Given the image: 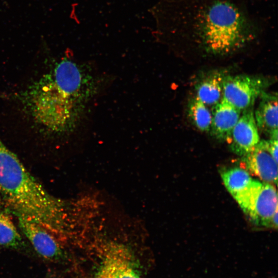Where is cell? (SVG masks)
Wrapping results in <instances>:
<instances>
[{
    "label": "cell",
    "instance_id": "cell-1",
    "mask_svg": "<svg viewBox=\"0 0 278 278\" xmlns=\"http://www.w3.org/2000/svg\"><path fill=\"white\" fill-rule=\"evenodd\" d=\"M153 9L159 34L190 40L214 55L235 51L261 33L234 0H160Z\"/></svg>",
    "mask_w": 278,
    "mask_h": 278
},
{
    "label": "cell",
    "instance_id": "cell-2",
    "mask_svg": "<svg viewBox=\"0 0 278 278\" xmlns=\"http://www.w3.org/2000/svg\"><path fill=\"white\" fill-rule=\"evenodd\" d=\"M0 205L32 221L60 241L70 232V211L30 173L0 138Z\"/></svg>",
    "mask_w": 278,
    "mask_h": 278
},
{
    "label": "cell",
    "instance_id": "cell-3",
    "mask_svg": "<svg viewBox=\"0 0 278 278\" xmlns=\"http://www.w3.org/2000/svg\"><path fill=\"white\" fill-rule=\"evenodd\" d=\"M76 98L58 83L51 71L22 95L23 103L33 119L53 133L71 127L76 115Z\"/></svg>",
    "mask_w": 278,
    "mask_h": 278
},
{
    "label": "cell",
    "instance_id": "cell-4",
    "mask_svg": "<svg viewBox=\"0 0 278 278\" xmlns=\"http://www.w3.org/2000/svg\"><path fill=\"white\" fill-rule=\"evenodd\" d=\"M269 79L257 76L225 75L222 98L239 110L250 108L270 85Z\"/></svg>",
    "mask_w": 278,
    "mask_h": 278
},
{
    "label": "cell",
    "instance_id": "cell-5",
    "mask_svg": "<svg viewBox=\"0 0 278 278\" xmlns=\"http://www.w3.org/2000/svg\"><path fill=\"white\" fill-rule=\"evenodd\" d=\"M137 265L125 247L115 243L103 247L94 278H141Z\"/></svg>",
    "mask_w": 278,
    "mask_h": 278
},
{
    "label": "cell",
    "instance_id": "cell-6",
    "mask_svg": "<svg viewBox=\"0 0 278 278\" xmlns=\"http://www.w3.org/2000/svg\"><path fill=\"white\" fill-rule=\"evenodd\" d=\"M18 220L20 229L39 255L54 261L63 257L61 242L53 234L32 221L21 217Z\"/></svg>",
    "mask_w": 278,
    "mask_h": 278
},
{
    "label": "cell",
    "instance_id": "cell-7",
    "mask_svg": "<svg viewBox=\"0 0 278 278\" xmlns=\"http://www.w3.org/2000/svg\"><path fill=\"white\" fill-rule=\"evenodd\" d=\"M227 142L234 152L242 156L259 143L258 129L251 109L244 110Z\"/></svg>",
    "mask_w": 278,
    "mask_h": 278
},
{
    "label": "cell",
    "instance_id": "cell-8",
    "mask_svg": "<svg viewBox=\"0 0 278 278\" xmlns=\"http://www.w3.org/2000/svg\"><path fill=\"white\" fill-rule=\"evenodd\" d=\"M244 157L246 168L250 172L266 183L276 184L277 163L269 152L266 141H260Z\"/></svg>",
    "mask_w": 278,
    "mask_h": 278
},
{
    "label": "cell",
    "instance_id": "cell-9",
    "mask_svg": "<svg viewBox=\"0 0 278 278\" xmlns=\"http://www.w3.org/2000/svg\"><path fill=\"white\" fill-rule=\"evenodd\" d=\"M212 114V134L217 139L227 141L240 117L241 111L222 98L214 106Z\"/></svg>",
    "mask_w": 278,
    "mask_h": 278
},
{
    "label": "cell",
    "instance_id": "cell-10",
    "mask_svg": "<svg viewBox=\"0 0 278 278\" xmlns=\"http://www.w3.org/2000/svg\"><path fill=\"white\" fill-rule=\"evenodd\" d=\"M259 97L260 102L254 112L258 129L270 138L278 139L277 94L264 92Z\"/></svg>",
    "mask_w": 278,
    "mask_h": 278
},
{
    "label": "cell",
    "instance_id": "cell-11",
    "mask_svg": "<svg viewBox=\"0 0 278 278\" xmlns=\"http://www.w3.org/2000/svg\"><path fill=\"white\" fill-rule=\"evenodd\" d=\"M277 202L275 188L270 183H263L249 217L257 225L271 227V220L277 211Z\"/></svg>",
    "mask_w": 278,
    "mask_h": 278
},
{
    "label": "cell",
    "instance_id": "cell-12",
    "mask_svg": "<svg viewBox=\"0 0 278 278\" xmlns=\"http://www.w3.org/2000/svg\"><path fill=\"white\" fill-rule=\"evenodd\" d=\"M225 76L221 72H215L205 77L196 87V97L206 106H215L222 98Z\"/></svg>",
    "mask_w": 278,
    "mask_h": 278
},
{
    "label": "cell",
    "instance_id": "cell-13",
    "mask_svg": "<svg viewBox=\"0 0 278 278\" xmlns=\"http://www.w3.org/2000/svg\"><path fill=\"white\" fill-rule=\"evenodd\" d=\"M0 246L15 249L25 247L23 238L6 211L0 208Z\"/></svg>",
    "mask_w": 278,
    "mask_h": 278
},
{
    "label": "cell",
    "instance_id": "cell-14",
    "mask_svg": "<svg viewBox=\"0 0 278 278\" xmlns=\"http://www.w3.org/2000/svg\"><path fill=\"white\" fill-rule=\"evenodd\" d=\"M221 176L225 187L233 197L252 181L248 171L237 167L225 170Z\"/></svg>",
    "mask_w": 278,
    "mask_h": 278
},
{
    "label": "cell",
    "instance_id": "cell-15",
    "mask_svg": "<svg viewBox=\"0 0 278 278\" xmlns=\"http://www.w3.org/2000/svg\"><path fill=\"white\" fill-rule=\"evenodd\" d=\"M188 113L197 129L201 131H210L212 114L206 105L196 97L190 103Z\"/></svg>",
    "mask_w": 278,
    "mask_h": 278
},
{
    "label": "cell",
    "instance_id": "cell-16",
    "mask_svg": "<svg viewBox=\"0 0 278 278\" xmlns=\"http://www.w3.org/2000/svg\"><path fill=\"white\" fill-rule=\"evenodd\" d=\"M262 183L253 180L244 189L233 196L244 212L248 216L253 211Z\"/></svg>",
    "mask_w": 278,
    "mask_h": 278
},
{
    "label": "cell",
    "instance_id": "cell-17",
    "mask_svg": "<svg viewBox=\"0 0 278 278\" xmlns=\"http://www.w3.org/2000/svg\"><path fill=\"white\" fill-rule=\"evenodd\" d=\"M277 138H270L266 141L267 148L274 160L277 163Z\"/></svg>",
    "mask_w": 278,
    "mask_h": 278
},
{
    "label": "cell",
    "instance_id": "cell-18",
    "mask_svg": "<svg viewBox=\"0 0 278 278\" xmlns=\"http://www.w3.org/2000/svg\"><path fill=\"white\" fill-rule=\"evenodd\" d=\"M277 211L275 213L271 220V227L274 228H277Z\"/></svg>",
    "mask_w": 278,
    "mask_h": 278
}]
</instances>
